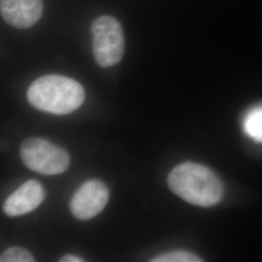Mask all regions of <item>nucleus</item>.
<instances>
[{
	"mask_svg": "<svg viewBox=\"0 0 262 262\" xmlns=\"http://www.w3.org/2000/svg\"><path fill=\"white\" fill-rule=\"evenodd\" d=\"M167 183L175 194L196 206H214L224 195V186L215 173L194 162H185L172 169Z\"/></svg>",
	"mask_w": 262,
	"mask_h": 262,
	"instance_id": "obj_1",
	"label": "nucleus"
},
{
	"mask_svg": "<svg viewBox=\"0 0 262 262\" xmlns=\"http://www.w3.org/2000/svg\"><path fill=\"white\" fill-rule=\"evenodd\" d=\"M27 96L29 103L40 111L66 115L82 106L85 93L83 85L71 78L45 75L29 85Z\"/></svg>",
	"mask_w": 262,
	"mask_h": 262,
	"instance_id": "obj_2",
	"label": "nucleus"
},
{
	"mask_svg": "<svg viewBox=\"0 0 262 262\" xmlns=\"http://www.w3.org/2000/svg\"><path fill=\"white\" fill-rule=\"evenodd\" d=\"M19 155L28 169L43 175L62 174L70 165V156L64 149L37 137L24 141Z\"/></svg>",
	"mask_w": 262,
	"mask_h": 262,
	"instance_id": "obj_3",
	"label": "nucleus"
},
{
	"mask_svg": "<svg viewBox=\"0 0 262 262\" xmlns=\"http://www.w3.org/2000/svg\"><path fill=\"white\" fill-rule=\"evenodd\" d=\"M91 31L95 61L100 67H111L119 63L124 55V36L120 21L111 16L94 19Z\"/></svg>",
	"mask_w": 262,
	"mask_h": 262,
	"instance_id": "obj_4",
	"label": "nucleus"
},
{
	"mask_svg": "<svg viewBox=\"0 0 262 262\" xmlns=\"http://www.w3.org/2000/svg\"><path fill=\"white\" fill-rule=\"evenodd\" d=\"M109 196V189L103 182L88 180L73 194L70 202L71 213L78 220H91L103 211Z\"/></svg>",
	"mask_w": 262,
	"mask_h": 262,
	"instance_id": "obj_5",
	"label": "nucleus"
},
{
	"mask_svg": "<svg viewBox=\"0 0 262 262\" xmlns=\"http://www.w3.org/2000/svg\"><path fill=\"white\" fill-rule=\"evenodd\" d=\"M1 17L14 28L34 26L43 14L42 0H0Z\"/></svg>",
	"mask_w": 262,
	"mask_h": 262,
	"instance_id": "obj_6",
	"label": "nucleus"
},
{
	"mask_svg": "<svg viewBox=\"0 0 262 262\" xmlns=\"http://www.w3.org/2000/svg\"><path fill=\"white\" fill-rule=\"evenodd\" d=\"M45 196L43 186L36 180H29L5 200L3 211L9 216L26 215L35 210L44 201Z\"/></svg>",
	"mask_w": 262,
	"mask_h": 262,
	"instance_id": "obj_7",
	"label": "nucleus"
},
{
	"mask_svg": "<svg viewBox=\"0 0 262 262\" xmlns=\"http://www.w3.org/2000/svg\"><path fill=\"white\" fill-rule=\"evenodd\" d=\"M243 127L249 137L262 143V105L254 107L246 114Z\"/></svg>",
	"mask_w": 262,
	"mask_h": 262,
	"instance_id": "obj_8",
	"label": "nucleus"
},
{
	"mask_svg": "<svg viewBox=\"0 0 262 262\" xmlns=\"http://www.w3.org/2000/svg\"><path fill=\"white\" fill-rule=\"evenodd\" d=\"M151 262H200L202 259L194 253L186 251H174L164 253L150 259Z\"/></svg>",
	"mask_w": 262,
	"mask_h": 262,
	"instance_id": "obj_9",
	"label": "nucleus"
},
{
	"mask_svg": "<svg viewBox=\"0 0 262 262\" xmlns=\"http://www.w3.org/2000/svg\"><path fill=\"white\" fill-rule=\"evenodd\" d=\"M33 255L21 247H12L0 255L1 262H33Z\"/></svg>",
	"mask_w": 262,
	"mask_h": 262,
	"instance_id": "obj_10",
	"label": "nucleus"
},
{
	"mask_svg": "<svg viewBox=\"0 0 262 262\" xmlns=\"http://www.w3.org/2000/svg\"><path fill=\"white\" fill-rule=\"evenodd\" d=\"M60 262H83L84 261V259L78 255H74V254H66L64 256H62L60 258Z\"/></svg>",
	"mask_w": 262,
	"mask_h": 262,
	"instance_id": "obj_11",
	"label": "nucleus"
}]
</instances>
